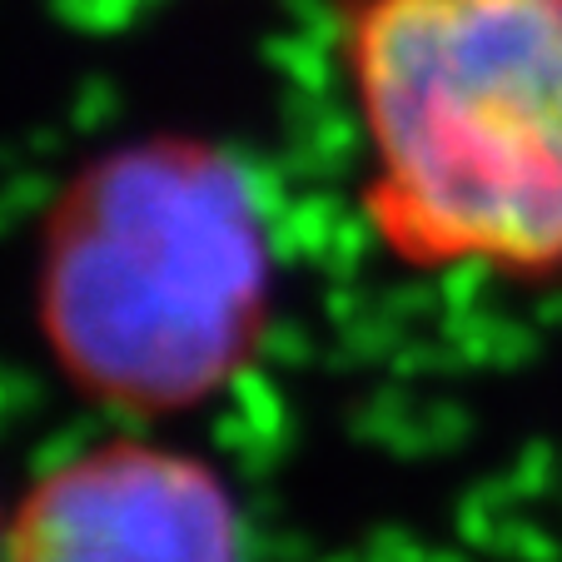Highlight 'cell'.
<instances>
[{
  "mask_svg": "<svg viewBox=\"0 0 562 562\" xmlns=\"http://www.w3.org/2000/svg\"><path fill=\"white\" fill-rule=\"evenodd\" d=\"M0 552H5V518H0Z\"/></svg>",
  "mask_w": 562,
  "mask_h": 562,
  "instance_id": "cell-4",
  "label": "cell"
},
{
  "mask_svg": "<svg viewBox=\"0 0 562 562\" xmlns=\"http://www.w3.org/2000/svg\"><path fill=\"white\" fill-rule=\"evenodd\" d=\"M274 245L249 175L204 139L90 159L41 234L35 318L75 389L120 414H180L249 363Z\"/></svg>",
  "mask_w": 562,
  "mask_h": 562,
  "instance_id": "cell-2",
  "label": "cell"
},
{
  "mask_svg": "<svg viewBox=\"0 0 562 562\" xmlns=\"http://www.w3.org/2000/svg\"><path fill=\"white\" fill-rule=\"evenodd\" d=\"M344 75L393 255L562 279V0H349Z\"/></svg>",
  "mask_w": 562,
  "mask_h": 562,
  "instance_id": "cell-1",
  "label": "cell"
},
{
  "mask_svg": "<svg viewBox=\"0 0 562 562\" xmlns=\"http://www.w3.org/2000/svg\"><path fill=\"white\" fill-rule=\"evenodd\" d=\"M0 562H245V522L200 453L105 438L35 477Z\"/></svg>",
  "mask_w": 562,
  "mask_h": 562,
  "instance_id": "cell-3",
  "label": "cell"
}]
</instances>
